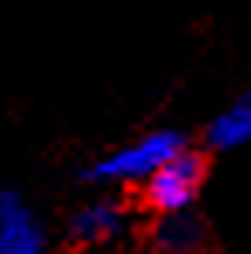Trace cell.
Returning a JSON list of instances; mask_svg holds the SVG:
<instances>
[{"label":"cell","instance_id":"7a4b0ae2","mask_svg":"<svg viewBox=\"0 0 251 254\" xmlns=\"http://www.w3.org/2000/svg\"><path fill=\"white\" fill-rule=\"evenodd\" d=\"M200 182H203V158L182 148L172 162H166L145 182V199L159 213H182L189 210Z\"/></svg>","mask_w":251,"mask_h":254},{"label":"cell","instance_id":"5b68a950","mask_svg":"<svg viewBox=\"0 0 251 254\" xmlns=\"http://www.w3.org/2000/svg\"><path fill=\"white\" fill-rule=\"evenodd\" d=\"M152 241L162 254H196L203 244V223L189 210L162 213V220L152 230Z\"/></svg>","mask_w":251,"mask_h":254},{"label":"cell","instance_id":"3957f363","mask_svg":"<svg viewBox=\"0 0 251 254\" xmlns=\"http://www.w3.org/2000/svg\"><path fill=\"white\" fill-rule=\"evenodd\" d=\"M0 254H45V230L17 192H0Z\"/></svg>","mask_w":251,"mask_h":254},{"label":"cell","instance_id":"6da1fadb","mask_svg":"<svg viewBox=\"0 0 251 254\" xmlns=\"http://www.w3.org/2000/svg\"><path fill=\"white\" fill-rule=\"evenodd\" d=\"M182 151V137L175 130H148L124 148H114L93 165V179L100 182H148L166 162Z\"/></svg>","mask_w":251,"mask_h":254},{"label":"cell","instance_id":"8992f818","mask_svg":"<svg viewBox=\"0 0 251 254\" xmlns=\"http://www.w3.org/2000/svg\"><path fill=\"white\" fill-rule=\"evenodd\" d=\"M207 137H210V144L220 148V151L251 144V89H245L234 103H227V107L210 121Z\"/></svg>","mask_w":251,"mask_h":254},{"label":"cell","instance_id":"277c9868","mask_svg":"<svg viewBox=\"0 0 251 254\" xmlns=\"http://www.w3.org/2000/svg\"><path fill=\"white\" fill-rule=\"evenodd\" d=\"M127 216L117 203L110 199H96V203H86L83 210L73 216V237L86 244V248H96V244H110L124 234Z\"/></svg>","mask_w":251,"mask_h":254}]
</instances>
